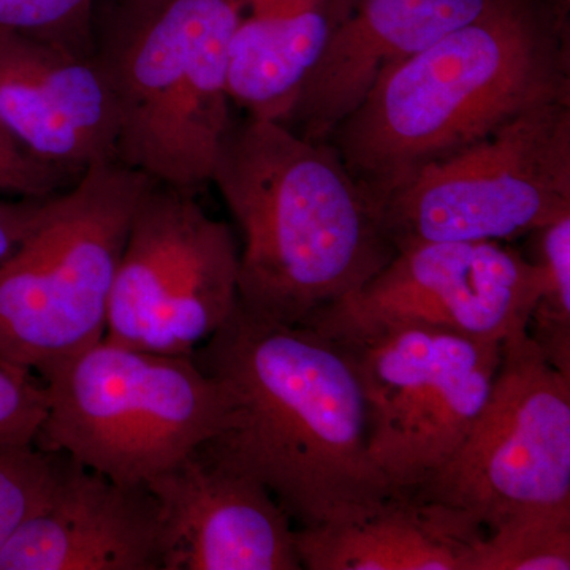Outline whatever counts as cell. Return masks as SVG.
<instances>
[{
    "label": "cell",
    "instance_id": "cell-8",
    "mask_svg": "<svg viewBox=\"0 0 570 570\" xmlns=\"http://www.w3.org/2000/svg\"><path fill=\"white\" fill-rule=\"evenodd\" d=\"M409 498L438 509L471 538L570 505V374L530 333L502 344L501 363L463 444Z\"/></svg>",
    "mask_w": 570,
    "mask_h": 570
},
{
    "label": "cell",
    "instance_id": "cell-11",
    "mask_svg": "<svg viewBox=\"0 0 570 570\" xmlns=\"http://www.w3.org/2000/svg\"><path fill=\"white\" fill-rule=\"evenodd\" d=\"M540 291L539 265L504 243H431L400 250L373 279L305 324L328 336L430 325L504 344L528 332Z\"/></svg>",
    "mask_w": 570,
    "mask_h": 570
},
{
    "label": "cell",
    "instance_id": "cell-18",
    "mask_svg": "<svg viewBox=\"0 0 570 570\" xmlns=\"http://www.w3.org/2000/svg\"><path fill=\"white\" fill-rule=\"evenodd\" d=\"M570 505L505 521L469 547L464 570H569Z\"/></svg>",
    "mask_w": 570,
    "mask_h": 570
},
{
    "label": "cell",
    "instance_id": "cell-22",
    "mask_svg": "<svg viewBox=\"0 0 570 570\" xmlns=\"http://www.w3.org/2000/svg\"><path fill=\"white\" fill-rule=\"evenodd\" d=\"M47 412L37 374L0 362V445L33 444Z\"/></svg>",
    "mask_w": 570,
    "mask_h": 570
},
{
    "label": "cell",
    "instance_id": "cell-17",
    "mask_svg": "<svg viewBox=\"0 0 570 570\" xmlns=\"http://www.w3.org/2000/svg\"><path fill=\"white\" fill-rule=\"evenodd\" d=\"M472 540L409 497L355 523L296 528L302 569L464 570Z\"/></svg>",
    "mask_w": 570,
    "mask_h": 570
},
{
    "label": "cell",
    "instance_id": "cell-3",
    "mask_svg": "<svg viewBox=\"0 0 570 570\" xmlns=\"http://www.w3.org/2000/svg\"><path fill=\"white\" fill-rule=\"evenodd\" d=\"M212 183L243 235L239 305L257 316L305 324L395 257L335 146L284 122L232 121Z\"/></svg>",
    "mask_w": 570,
    "mask_h": 570
},
{
    "label": "cell",
    "instance_id": "cell-13",
    "mask_svg": "<svg viewBox=\"0 0 570 570\" xmlns=\"http://www.w3.org/2000/svg\"><path fill=\"white\" fill-rule=\"evenodd\" d=\"M0 129L70 174L118 160V110L94 56L20 32L0 31Z\"/></svg>",
    "mask_w": 570,
    "mask_h": 570
},
{
    "label": "cell",
    "instance_id": "cell-4",
    "mask_svg": "<svg viewBox=\"0 0 570 570\" xmlns=\"http://www.w3.org/2000/svg\"><path fill=\"white\" fill-rule=\"evenodd\" d=\"M249 2L96 3L94 59L118 110V163L186 193L212 183L234 121L232 41Z\"/></svg>",
    "mask_w": 570,
    "mask_h": 570
},
{
    "label": "cell",
    "instance_id": "cell-10",
    "mask_svg": "<svg viewBox=\"0 0 570 570\" xmlns=\"http://www.w3.org/2000/svg\"><path fill=\"white\" fill-rule=\"evenodd\" d=\"M195 195L157 181L142 194L108 299L112 343L193 355L234 314L238 245Z\"/></svg>",
    "mask_w": 570,
    "mask_h": 570
},
{
    "label": "cell",
    "instance_id": "cell-7",
    "mask_svg": "<svg viewBox=\"0 0 570 570\" xmlns=\"http://www.w3.org/2000/svg\"><path fill=\"white\" fill-rule=\"evenodd\" d=\"M374 209L396 253L538 234L570 216V102L524 112L426 165Z\"/></svg>",
    "mask_w": 570,
    "mask_h": 570
},
{
    "label": "cell",
    "instance_id": "cell-2",
    "mask_svg": "<svg viewBox=\"0 0 570 570\" xmlns=\"http://www.w3.org/2000/svg\"><path fill=\"white\" fill-rule=\"evenodd\" d=\"M569 55L564 14L549 0H491L385 70L326 141L374 205L524 112L570 102Z\"/></svg>",
    "mask_w": 570,
    "mask_h": 570
},
{
    "label": "cell",
    "instance_id": "cell-23",
    "mask_svg": "<svg viewBox=\"0 0 570 570\" xmlns=\"http://www.w3.org/2000/svg\"><path fill=\"white\" fill-rule=\"evenodd\" d=\"M80 176L40 163L0 129V195L50 197L67 189Z\"/></svg>",
    "mask_w": 570,
    "mask_h": 570
},
{
    "label": "cell",
    "instance_id": "cell-20",
    "mask_svg": "<svg viewBox=\"0 0 570 570\" xmlns=\"http://www.w3.org/2000/svg\"><path fill=\"white\" fill-rule=\"evenodd\" d=\"M66 453L33 444L0 445V550L22 521L47 502Z\"/></svg>",
    "mask_w": 570,
    "mask_h": 570
},
{
    "label": "cell",
    "instance_id": "cell-15",
    "mask_svg": "<svg viewBox=\"0 0 570 570\" xmlns=\"http://www.w3.org/2000/svg\"><path fill=\"white\" fill-rule=\"evenodd\" d=\"M491 0H341L321 58L285 126L326 141L381 75L474 20Z\"/></svg>",
    "mask_w": 570,
    "mask_h": 570
},
{
    "label": "cell",
    "instance_id": "cell-16",
    "mask_svg": "<svg viewBox=\"0 0 570 570\" xmlns=\"http://www.w3.org/2000/svg\"><path fill=\"white\" fill-rule=\"evenodd\" d=\"M340 9L341 0H250L232 41V105L285 122Z\"/></svg>",
    "mask_w": 570,
    "mask_h": 570
},
{
    "label": "cell",
    "instance_id": "cell-25",
    "mask_svg": "<svg viewBox=\"0 0 570 570\" xmlns=\"http://www.w3.org/2000/svg\"><path fill=\"white\" fill-rule=\"evenodd\" d=\"M562 3H569V0H561Z\"/></svg>",
    "mask_w": 570,
    "mask_h": 570
},
{
    "label": "cell",
    "instance_id": "cell-14",
    "mask_svg": "<svg viewBox=\"0 0 570 570\" xmlns=\"http://www.w3.org/2000/svg\"><path fill=\"white\" fill-rule=\"evenodd\" d=\"M0 570H163L157 499L66 455L47 502L0 550Z\"/></svg>",
    "mask_w": 570,
    "mask_h": 570
},
{
    "label": "cell",
    "instance_id": "cell-24",
    "mask_svg": "<svg viewBox=\"0 0 570 570\" xmlns=\"http://www.w3.org/2000/svg\"><path fill=\"white\" fill-rule=\"evenodd\" d=\"M47 198L17 197L11 200L0 197V262L13 254L31 234Z\"/></svg>",
    "mask_w": 570,
    "mask_h": 570
},
{
    "label": "cell",
    "instance_id": "cell-6",
    "mask_svg": "<svg viewBox=\"0 0 570 570\" xmlns=\"http://www.w3.org/2000/svg\"><path fill=\"white\" fill-rule=\"evenodd\" d=\"M151 181L115 160L47 198L31 234L0 262V362L40 377L102 340L112 281Z\"/></svg>",
    "mask_w": 570,
    "mask_h": 570
},
{
    "label": "cell",
    "instance_id": "cell-21",
    "mask_svg": "<svg viewBox=\"0 0 570 570\" xmlns=\"http://www.w3.org/2000/svg\"><path fill=\"white\" fill-rule=\"evenodd\" d=\"M97 0H0V31L24 33L75 52L94 56Z\"/></svg>",
    "mask_w": 570,
    "mask_h": 570
},
{
    "label": "cell",
    "instance_id": "cell-1",
    "mask_svg": "<svg viewBox=\"0 0 570 570\" xmlns=\"http://www.w3.org/2000/svg\"><path fill=\"white\" fill-rule=\"evenodd\" d=\"M193 358L230 400L206 445L261 480L298 528L355 523L404 498L371 459L362 384L335 337L238 302Z\"/></svg>",
    "mask_w": 570,
    "mask_h": 570
},
{
    "label": "cell",
    "instance_id": "cell-19",
    "mask_svg": "<svg viewBox=\"0 0 570 570\" xmlns=\"http://www.w3.org/2000/svg\"><path fill=\"white\" fill-rule=\"evenodd\" d=\"M540 235L542 291L528 333L562 373L570 374V216L547 225Z\"/></svg>",
    "mask_w": 570,
    "mask_h": 570
},
{
    "label": "cell",
    "instance_id": "cell-5",
    "mask_svg": "<svg viewBox=\"0 0 570 570\" xmlns=\"http://www.w3.org/2000/svg\"><path fill=\"white\" fill-rule=\"evenodd\" d=\"M47 412L33 439L121 485H146L223 431L227 392L193 355L102 337L40 376Z\"/></svg>",
    "mask_w": 570,
    "mask_h": 570
},
{
    "label": "cell",
    "instance_id": "cell-9",
    "mask_svg": "<svg viewBox=\"0 0 570 570\" xmlns=\"http://www.w3.org/2000/svg\"><path fill=\"white\" fill-rule=\"evenodd\" d=\"M332 337L355 363L371 459L409 497L463 444L489 401L502 344L419 324Z\"/></svg>",
    "mask_w": 570,
    "mask_h": 570
},
{
    "label": "cell",
    "instance_id": "cell-12",
    "mask_svg": "<svg viewBox=\"0 0 570 570\" xmlns=\"http://www.w3.org/2000/svg\"><path fill=\"white\" fill-rule=\"evenodd\" d=\"M163 570H298L294 521L261 480L206 445L149 480Z\"/></svg>",
    "mask_w": 570,
    "mask_h": 570
}]
</instances>
